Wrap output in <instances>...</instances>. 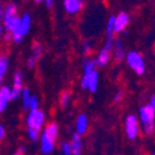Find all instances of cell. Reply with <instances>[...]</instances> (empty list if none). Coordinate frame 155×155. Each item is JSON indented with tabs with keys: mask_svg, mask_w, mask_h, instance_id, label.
I'll return each instance as SVG.
<instances>
[{
	"mask_svg": "<svg viewBox=\"0 0 155 155\" xmlns=\"http://www.w3.org/2000/svg\"><path fill=\"white\" fill-rule=\"evenodd\" d=\"M57 135H58V125L56 123L47 124L46 128L44 129V132L40 134V145L42 154L47 155L54 151Z\"/></svg>",
	"mask_w": 155,
	"mask_h": 155,
	"instance_id": "6da1fadb",
	"label": "cell"
},
{
	"mask_svg": "<svg viewBox=\"0 0 155 155\" xmlns=\"http://www.w3.org/2000/svg\"><path fill=\"white\" fill-rule=\"evenodd\" d=\"M144 134H153L155 129V110L150 104H145L139 109V118Z\"/></svg>",
	"mask_w": 155,
	"mask_h": 155,
	"instance_id": "7a4b0ae2",
	"label": "cell"
},
{
	"mask_svg": "<svg viewBox=\"0 0 155 155\" xmlns=\"http://www.w3.org/2000/svg\"><path fill=\"white\" fill-rule=\"evenodd\" d=\"M4 26L6 29V31L12 32L16 26L20 22V16H18V8L14 3H9L5 8H4Z\"/></svg>",
	"mask_w": 155,
	"mask_h": 155,
	"instance_id": "3957f363",
	"label": "cell"
},
{
	"mask_svg": "<svg viewBox=\"0 0 155 155\" xmlns=\"http://www.w3.org/2000/svg\"><path fill=\"white\" fill-rule=\"evenodd\" d=\"M30 26H31V18H30V15L28 14V12H25V14H22L20 16V22L16 26V29L11 32L14 42H16V44L21 42L24 36L28 35V32L30 30Z\"/></svg>",
	"mask_w": 155,
	"mask_h": 155,
	"instance_id": "277c9868",
	"label": "cell"
},
{
	"mask_svg": "<svg viewBox=\"0 0 155 155\" xmlns=\"http://www.w3.org/2000/svg\"><path fill=\"white\" fill-rule=\"evenodd\" d=\"M125 61L128 66L130 67L137 74H143L145 72V62L144 58L137 51H130L125 56Z\"/></svg>",
	"mask_w": 155,
	"mask_h": 155,
	"instance_id": "5b68a950",
	"label": "cell"
},
{
	"mask_svg": "<svg viewBox=\"0 0 155 155\" xmlns=\"http://www.w3.org/2000/svg\"><path fill=\"white\" fill-rule=\"evenodd\" d=\"M45 120H46L45 113L38 108L34 109V110H30V113L26 117L28 128H36V129H38V130H41V128L45 124Z\"/></svg>",
	"mask_w": 155,
	"mask_h": 155,
	"instance_id": "8992f818",
	"label": "cell"
},
{
	"mask_svg": "<svg viewBox=\"0 0 155 155\" xmlns=\"http://www.w3.org/2000/svg\"><path fill=\"white\" fill-rule=\"evenodd\" d=\"M112 50H113V37L112 38H107L104 46H103V48L99 51L97 58L94 60L96 61V66H98V67H104L106 66V64L109 62V60H110Z\"/></svg>",
	"mask_w": 155,
	"mask_h": 155,
	"instance_id": "52a82bcc",
	"label": "cell"
},
{
	"mask_svg": "<svg viewBox=\"0 0 155 155\" xmlns=\"http://www.w3.org/2000/svg\"><path fill=\"white\" fill-rule=\"evenodd\" d=\"M140 127H139V119L134 114L128 115L125 119V134L129 140H134L139 135Z\"/></svg>",
	"mask_w": 155,
	"mask_h": 155,
	"instance_id": "ba28073f",
	"label": "cell"
},
{
	"mask_svg": "<svg viewBox=\"0 0 155 155\" xmlns=\"http://www.w3.org/2000/svg\"><path fill=\"white\" fill-rule=\"evenodd\" d=\"M82 68H83V77H82V81H81V87L83 89H87V82L91 73L94 71L96 68V61L91 60L89 57H86L83 63H82Z\"/></svg>",
	"mask_w": 155,
	"mask_h": 155,
	"instance_id": "9c48e42d",
	"label": "cell"
},
{
	"mask_svg": "<svg viewBox=\"0 0 155 155\" xmlns=\"http://www.w3.org/2000/svg\"><path fill=\"white\" fill-rule=\"evenodd\" d=\"M22 89V76L21 72H15L14 73V80H12V87L10 88L11 92V101H15L20 97Z\"/></svg>",
	"mask_w": 155,
	"mask_h": 155,
	"instance_id": "30bf717a",
	"label": "cell"
},
{
	"mask_svg": "<svg viewBox=\"0 0 155 155\" xmlns=\"http://www.w3.org/2000/svg\"><path fill=\"white\" fill-rule=\"evenodd\" d=\"M130 18L127 12H120L117 16H114V32H122L127 29Z\"/></svg>",
	"mask_w": 155,
	"mask_h": 155,
	"instance_id": "8fae6325",
	"label": "cell"
},
{
	"mask_svg": "<svg viewBox=\"0 0 155 155\" xmlns=\"http://www.w3.org/2000/svg\"><path fill=\"white\" fill-rule=\"evenodd\" d=\"M83 5H84L83 0H63V8L66 10V12H68L71 15L80 12Z\"/></svg>",
	"mask_w": 155,
	"mask_h": 155,
	"instance_id": "7c38bea8",
	"label": "cell"
},
{
	"mask_svg": "<svg viewBox=\"0 0 155 155\" xmlns=\"http://www.w3.org/2000/svg\"><path fill=\"white\" fill-rule=\"evenodd\" d=\"M11 101V92L8 86L0 87V113H3Z\"/></svg>",
	"mask_w": 155,
	"mask_h": 155,
	"instance_id": "4fadbf2b",
	"label": "cell"
},
{
	"mask_svg": "<svg viewBox=\"0 0 155 155\" xmlns=\"http://www.w3.org/2000/svg\"><path fill=\"white\" fill-rule=\"evenodd\" d=\"M87 129H88V118H87L86 114L82 113L76 119V132L81 135H83V134H86Z\"/></svg>",
	"mask_w": 155,
	"mask_h": 155,
	"instance_id": "5bb4252c",
	"label": "cell"
},
{
	"mask_svg": "<svg viewBox=\"0 0 155 155\" xmlns=\"http://www.w3.org/2000/svg\"><path fill=\"white\" fill-rule=\"evenodd\" d=\"M82 147H83V141L81 139V134L78 133H73L72 135V140H71V149H72V154L74 155H80L82 154Z\"/></svg>",
	"mask_w": 155,
	"mask_h": 155,
	"instance_id": "9a60e30c",
	"label": "cell"
},
{
	"mask_svg": "<svg viewBox=\"0 0 155 155\" xmlns=\"http://www.w3.org/2000/svg\"><path fill=\"white\" fill-rule=\"evenodd\" d=\"M113 54H114V58L117 61H122L124 58L125 50H124V45L122 40H115L113 42Z\"/></svg>",
	"mask_w": 155,
	"mask_h": 155,
	"instance_id": "2e32d148",
	"label": "cell"
},
{
	"mask_svg": "<svg viewBox=\"0 0 155 155\" xmlns=\"http://www.w3.org/2000/svg\"><path fill=\"white\" fill-rule=\"evenodd\" d=\"M98 72L94 70L91 76H89V78H88V82H87V89L91 93H94L97 91V88H98Z\"/></svg>",
	"mask_w": 155,
	"mask_h": 155,
	"instance_id": "e0dca14e",
	"label": "cell"
},
{
	"mask_svg": "<svg viewBox=\"0 0 155 155\" xmlns=\"http://www.w3.org/2000/svg\"><path fill=\"white\" fill-rule=\"evenodd\" d=\"M9 67V60L6 55H0V84H2L3 80H4V76L8 71Z\"/></svg>",
	"mask_w": 155,
	"mask_h": 155,
	"instance_id": "ac0fdd59",
	"label": "cell"
},
{
	"mask_svg": "<svg viewBox=\"0 0 155 155\" xmlns=\"http://www.w3.org/2000/svg\"><path fill=\"white\" fill-rule=\"evenodd\" d=\"M20 96L22 98V108L24 109H29V103H30V98H31L30 91H29L28 88H22Z\"/></svg>",
	"mask_w": 155,
	"mask_h": 155,
	"instance_id": "d6986e66",
	"label": "cell"
},
{
	"mask_svg": "<svg viewBox=\"0 0 155 155\" xmlns=\"http://www.w3.org/2000/svg\"><path fill=\"white\" fill-rule=\"evenodd\" d=\"M113 34H114V16L112 15V16H109V19L107 21V31H106L107 38H112Z\"/></svg>",
	"mask_w": 155,
	"mask_h": 155,
	"instance_id": "ffe728a7",
	"label": "cell"
},
{
	"mask_svg": "<svg viewBox=\"0 0 155 155\" xmlns=\"http://www.w3.org/2000/svg\"><path fill=\"white\" fill-rule=\"evenodd\" d=\"M28 137L31 141H36L40 139V130L36 128H29L28 129Z\"/></svg>",
	"mask_w": 155,
	"mask_h": 155,
	"instance_id": "44dd1931",
	"label": "cell"
},
{
	"mask_svg": "<svg viewBox=\"0 0 155 155\" xmlns=\"http://www.w3.org/2000/svg\"><path fill=\"white\" fill-rule=\"evenodd\" d=\"M61 153L64 154V155H71L72 154V149H71V143H68V141H62L61 145Z\"/></svg>",
	"mask_w": 155,
	"mask_h": 155,
	"instance_id": "7402d4cb",
	"label": "cell"
},
{
	"mask_svg": "<svg viewBox=\"0 0 155 155\" xmlns=\"http://www.w3.org/2000/svg\"><path fill=\"white\" fill-rule=\"evenodd\" d=\"M68 102H70V93L68 92H62L61 93V97H60V106L62 108L67 107Z\"/></svg>",
	"mask_w": 155,
	"mask_h": 155,
	"instance_id": "603a6c76",
	"label": "cell"
},
{
	"mask_svg": "<svg viewBox=\"0 0 155 155\" xmlns=\"http://www.w3.org/2000/svg\"><path fill=\"white\" fill-rule=\"evenodd\" d=\"M41 55H42V46L38 44V42L34 44V46H32V56L36 57V58H38Z\"/></svg>",
	"mask_w": 155,
	"mask_h": 155,
	"instance_id": "cb8c5ba5",
	"label": "cell"
},
{
	"mask_svg": "<svg viewBox=\"0 0 155 155\" xmlns=\"http://www.w3.org/2000/svg\"><path fill=\"white\" fill-rule=\"evenodd\" d=\"M37 108H38V99H37L36 96H31L30 103H29V109L34 110V109H37Z\"/></svg>",
	"mask_w": 155,
	"mask_h": 155,
	"instance_id": "d4e9b609",
	"label": "cell"
},
{
	"mask_svg": "<svg viewBox=\"0 0 155 155\" xmlns=\"http://www.w3.org/2000/svg\"><path fill=\"white\" fill-rule=\"evenodd\" d=\"M82 51H83V54L84 55H88L89 52H91V50H92V45H91V42L89 41H83V44H82Z\"/></svg>",
	"mask_w": 155,
	"mask_h": 155,
	"instance_id": "484cf974",
	"label": "cell"
},
{
	"mask_svg": "<svg viewBox=\"0 0 155 155\" xmlns=\"http://www.w3.org/2000/svg\"><path fill=\"white\" fill-rule=\"evenodd\" d=\"M35 64H36V57H34V56L29 57V60H28V67L29 68H34Z\"/></svg>",
	"mask_w": 155,
	"mask_h": 155,
	"instance_id": "4316f807",
	"label": "cell"
},
{
	"mask_svg": "<svg viewBox=\"0 0 155 155\" xmlns=\"http://www.w3.org/2000/svg\"><path fill=\"white\" fill-rule=\"evenodd\" d=\"M5 134H6V132H5L4 125L0 124V140H3V139L5 138Z\"/></svg>",
	"mask_w": 155,
	"mask_h": 155,
	"instance_id": "83f0119b",
	"label": "cell"
},
{
	"mask_svg": "<svg viewBox=\"0 0 155 155\" xmlns=\"http://www.w3.org/2000/svg\"><path fill=\"white\" fill-rule=\"evenodd\" d=\"M122 98H123V92H122V91H119V92L115 93V96H114V101H115V102H119Z\"/></svg>",
	"mask_w": 155,
	"mask_h": 155,
	"instance_id": "f1b7e54d",
	"label": "cell"
},
{
	"mask_svg": "<svg viewBox=\"0 0 155 155\" xmlns=\"http://www.w3.org/2000/svg\"><path fill=\"white\" fill-rule=\"evenodd\" d=\"M4 38H5V41L6 42H10V41H12V35H11V32H6L5 34V36H4Z\"/></svg>",
	"mask_w": 155,
	"mask_h": 155,
	"instance_id": "f546056e",
	"label": "cell"
},
{
	"mask_svg": "<svg viewBox=\"0 0 155 155\" xmlns=\"http://www.w3.org/2000/svg\"><path fill=\"white\" fill-rule=\"evenodd\" d=\"M44 3L46 4L47 8H51V6L54 5V0H44Z\"/></svg>",
	"mask_w": 155,
	"mask_h": 155,
	"instance_id": "4dcf8cb0",
	"label": "cell"
},
{
	"mask_svg": "<svg viewBox=\"0 0 155 155\" xmlns=\"http://www.w3.org/2000/svg\"><path fill=\"white\" fill-rule=\"evenodd\" d=\"M149 104H150V106L154 108V110H155V94L150 98V103H149Z\"/></svg>",
	"mask_w": 155,
	"mask_h": 155,
	"instance_id": "1f68e13d",
	"label": "cell"
},
{
	"mask_svg": "<svg viewBox=\"0 0 155 155\" xmlns=\"http://www.w3.org/2000/svg\"><path fill=\"white\" fill-rule=\"evenodd\" d=\"M3 18H4V8L0 6V22L3 21Z\"/></svg>",
	"mask_w": 155,
	"mask_h": 155,
	"instance_id": "d6a6232c",
	"label": "cell"
},
{
	"mask_svg": "<svg viewBox=\"0 0 155 155\" xmlns=\"http://www.w3.org/2000/svg\"><path fill=\"white\" fill-rule=\"evenodd\" d=\"M22 153H25V148H22V147H21V148H20V150H19L16 154H22Z\"/></svg>",
	"mask_w": 155,
	"mask_h": 155,
	"instance_id": "836d02e7",
	"label": "cell"
},
{
	"mask_svg": "<svg viewBox=\"0 0 155 155\" xmlns=\"http://www.w3.org/2000/svg\"><path fill=\"white\" fill-rule=\"evenodd\" d=\"M35 3H37V4H41V3H44V0H35Z\"/></svg>",
	"mask_w": 155,
	"mask_h": 155,
	"instance_id": "e575fe53",
	"label": "cell"
},
{
	"mask_svg": "<svg viewBox=\"0 0 155 155\" xmlns=\"http://www.w3.org/2000/svg\"><path fill=\"white\" fill-rule=\"evenodd\" d=\"M2 35H3V28L0 26V37H2Z\"/></svg>",
	"mask_w": 155,
	"mask_h": 155,
	"instance_id": "d590c367",
	"label": "cell"
},
{
	"mask_svg": "<svg viewBox=\"0 0 155 155\" xmlns=\"http://www.w3.org/2000/svg\"><path fill=\"white\" fill-rule=\"evenodd\" d=\"M153 154H154V155H155V150H154V153H153Z\"/></svg>",
	"mask_w": 155,
	"mask_h": 155,
	"instance_id": "8d00e7d4",
	"label": "cell"
}]
</instances>
